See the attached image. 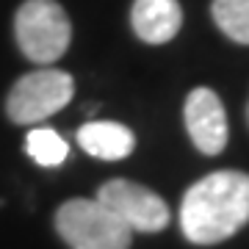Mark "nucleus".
Instances as JSON below:
<instances>
[{
	"label": "nucleus",
	"instance_id": "8",
	"mask_svg": "<svg viewBox=\"0 0 249 249\" xmlns=\"http://www.w3.org/2000/svg\"><path fill=\"white\" fill-rule=\"evenodd\" d=\"M78 144L83 152H89L100 160H122L136 147V136L130 127L119 122H86L78 130Z\"/></svg>",
	"mask_w": 249,
	"mask_h": 249
},
{
	"label": "nucleus",
	"instance_id": "4",
	"mask_svg": "<svg viewBox=\"0 0 249 249\" xmlns=\"http://www.w3.org/2000/svg\"><path fill=\"white\" fill-rule=\"evenodd\" d=\"M75 94V80L70 72L42 67L28 72L11 86L6 97V114L14 124H36L61 111Z\"/></svg>",
	"mask_w": 249,
	"mask_h": 249
},
{
	"label": "nucleus",
	"instance_id": "10",
	"mask_svg": "<svg viewBox=\"0 0 249 249\" xmlns=\"http://www.w3.org/2000/svg\"><path fill=\"white\" fill-rule=\"evenodd\" d=\"M25 152L39 166H61L70 155V144L53 127H34L25 136Z\"/></svg>",
	"mask_w": 249,
	"mask_h": 249
},
{
	"label": "nucleus",
	"instance_id": "5",
	"mask_svg": "<svg viewBox=\"0 0 249 249\" xmlns=\"http://www.w3.org/2000/svg\"><path fill=\"white\" fill-rule=\"evenodd\" d=\"M94 199H100L108 211H114L133 232H160L172 219L169 205L152 188L133 180H108L97 188Z\"/></svg>",
	"mask_w": 249,
	"mask_h": 249
},
{
	"label": "nucleus",
	"instance_id": "12",
	"mask_svg": "<svg viewBox=\"0 0 249 249\" xmlns=\"http://www.w3.org/2000/svg\"><path fill=\"white\" fill-rule=\"evenodd\" d=\"M0 205H3V202H0Z\"/></svg>",
	"mask_w": 249,
	"mask_h": 249
},
{
	"label": "nucleus",
	"instance_id": "3",
	"mask_svg": "<svg viewBox=\"0 0 249 249\" xmlns=\"http://www.w3.org/2000/svg\"><path fill=\"white\" fill-rule=\"evenodd\" d=\"M14 36L28 61L50 67L72 42V22L55 0H25L14 17Z\"/></svg>",
	"mask_w": 249,
	"mask_h": 249
},
{
	"label": "nucleus",
	"instance_id": "6",
	"mask_svg": "<svg viewBox=\"0 0 249 249\" xmlns=\"http://www.w3.org/2000/svg\"><path fill=\"white\" fill-rule=\"evenodd\" d=\"M183 116H186L188 136L199 152L219 155L227 147V136H230L227 114H224L222 100L213 89L199 86L191 91L186 100V108H183Z\"/></svg>",
	"mask_w": 249,
	"mask_h": 249
},
{
	"label": "nucleus",
	"instance_id": "1",
	"mask_svg": "<svg viewBox=\"0 0 249 249\" xmlns=\"http://www.w3.org/2000/svg\"><path fill=\"white\" fill-rule=\"evenodd\" d=\"M249 224V175L222 169L205 175L183 194L180 230L191 244L213 247Z\"/></svg>",
	"mask_w": 249,
	"mask_h": 249
},
{
	"label": "nucleus",
	"instance_id": "7",
	"mask_svg": "<svg viewBox=\"0 0 249 249\" xmlns=\"http://www.w3.org/2000/svg\"><path fill=\"white\" fill-rule=\"evenodd\" d=\"M130 25L147 45H166L183 25V9L178 0H133Z\"/></svg>",
	"mask_w": 249,
	"mask_h": 249
},
{
	"label": "nucleus",
	"instance_id": "2",
	"mask_svg": "<svg viewBox=\"0 0 249 249\" xmlns=\"http://www.w3.org/2000/svg\"><path fill=\"white\" fill-rule=\"evenodd\" d=\"M55 230L70 249H130L133 230L100 199H67L55 211Z\"/></svg>",
	"mask_w": 249,
	"mask_h": 249
},
{
	"label": "nucleus",
	"instance_id": "9",
	"mask_svg": "<svg viewBox=\"0 0 249 249\" xmlns=\"http://www.w3.org/2000/svg\"><path fill=\"white\" fill-rule=\"evenodd\" d=\"M211 14L227 39L249 45V0H213Z\"/></svg>",
	"mask_w": 249,
	"mask_h": 249
},
{
	"label": "nucleus",
	"instance_id": "11",
	"mask_svg": "<svg viewBox=\"0 0 249 249\" xmlns=\"http://www.w3.org/2000/svg\"><path fill=\"white\" fill-rule=\"evenodd\" d=\"M247 122H249V103H247Z\"/></svg>",
	"mask_w": 249,
	"mask_h": 249
}]
</instances>
